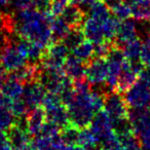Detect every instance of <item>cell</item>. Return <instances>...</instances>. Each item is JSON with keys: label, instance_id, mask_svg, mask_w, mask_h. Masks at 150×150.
<instances>
[{"label": "cell", "instance_id": "1", "mask_svg": "<svg viewBox=\"0 0 150 150\" xmlns=\"http://www.w3.org/2000/svg\"><path fill=\"white\" fill-rule=\"evenodd\" d=\"M52 18V13H42L33 7L20 11L13 21V29L20 37L46 50L52 43L50 29Z\"/></svg>", "mask_w": 150, "mask_h": 150}, {"label": "cell", "instance_id": "2", "mask_svg": "<svg viewBox=\"0 0 150 150\" xmlns=\"http://www.w3.org/2000/svg\"><path fill=\"white\" fill-rule=\"evenodd\" d=\"M105 95L100 92L75 93L74 98L67 105L71 125L78 129L90 127L97 112L104 107Z\"/></svg>", "mask_w": 150, "mask_h": 150}, {"label": "cell", "instance_id": "3", "mask_svg": "<svg viewBox=\"0 0 150 150\" xmlns=\"http://www.w3.org/2000/svg\"><path fill=\"white\" fill-rule=\"evenodd\" d=\"M129 118L133 129L144 147L150 146V111L147 109H132Z\"/></svg>", "mask_w": 150, "mask_h": 150}, {"label": "cell", "instance_id": "4", "mask_svg": "<svg viewBox=\"0 0 150 150\" xmlns=\"http://www.w3.org/2000/svg\"><path fill=\"white\" fill-rule=\"evenodd\" d=\"M0 62L6 72H13L28 64V59L20 52L13 39H8L0 52Z\"/></svg>", "mask_w": 150, "mask_h": 150}, {"label": "cell", "instance_id": "5", "mask_svg": "<svg viewBox=\"0 0 150 150\" xmlns=\"http://www.w3.org/2000/svg\"><path fill=\"white\" fill-rule=\"evenodd\" d=\"M125 100L131 109H147L150 106V86L137 80L125 93Z\"/></svg>", "mask_w": 150, "mask_h": 150}, {"label": "cell", "instance_id": "6", "mask_svg": "<svg viewBox=\"0 0 150 150\" xmlns=\"http://www.w3.org/2000/svg\"><path fill=\"white\" fill-rule=\"evenodd\" d=\"M104 109L110 116L112 123L129 118V106L125 97H121L118 92H111L105 95Z\"/></svg>", "mask_w": 150, "mask_h": 150}, {"label": "cell", "instance_id": "7", "mask_svg": "<svg viewBox=\"0 0 150 150\" xmlns=\"http://www.w3.org/2000/svg\"><path fill=\"white\" fill-rule=\"evenodd\" d=\"M90 129L95 134L98 143H105L111 138L116 136L113 129V123L110 116L106 113V111L100 110L96 113L90 125Z\"/></svg>", "mask_w": 150, "mask_h": 150}, {"label": "cell", "instance_id": "8", "mask_svg": "<svg viewBox=\"0 0 150 150\" xmlns=\"http://www.w3.org/2000/svg\"><path fill=\"white\" fill-rule=\"evenodd\" d=\"M68 50L69 48L65 45L64 42H54L45 50L40 64L45 68L63 69L65 62L69 57Z\"/></svg>", "mask_w": 150, "mask_h": 150}, {"label": "cell", "instance_id": "9", "mask_svg": "<svg viewBox=\"0 0 150 150\" xmlns=\"http://www.w3.org/2000/svg\"><path fill=\"white\" fill-rule=\"evenodd\" d=\"M45 94L46 90L44 88V86L38 80H34L24 84V92L22 98L30 111L41 106Z\"/></svg>", "mask_w": 150, "mask_h": 150}, {"label": "cell", "instance_id": "10", "mask_svg": "<svg viewBox=\"0 0 150 150\" xmlns=\"http://www.w3.org/2000/svg\"><path fill=\"white\" fill-rule=\"evenodd\" d=\"M108 76V64L105 58H96L86 66V78L92 86L105 83Z\"/></svg>", "mask_w": 150, "mask_h": 150}, {"label": "cell", "instance_id": "11", "mask_svg": "<svg viewBox=\"0 0 150 150\" xmlns=\"http://www.w3.org/2000/svg\"><path fill=\"white\" fill-rule=\"evenodd\" d=\"M45 111L46 120L54 123L61 129L70 125V117H69L67 106L63 102L56 103L47 107H42Z\"/></svg>", "mask_w": 150, "mask_h": 150}, {"label": "cell", "instance_id": "12", "mask_svg": "<svg viewBox=\"0 0 150 150\" xmlns=\"http://www.w3.org/2000/svg\"><path fill=\"white\" fill-rule=\"evenodd\" d=\"M11 150H26L30 145V134L27 129L20 127L16 123L7 131Z\"/></svg>", "mask_w": 150, "mask_h": 150}, {"label": "cell", "instance_id": "13", "mask_svg": "<svg viewBox=\"0 0 150 150\" xmlns=\"http://www.w3.org/2000/svg\"><path fill=\"white\" fill-rule=\"evenodd\" d=\"M61 16L64 19V21L69 25V27L71 29H74V28L82 27L86 13L77 3H75V1H73V2H70L66 5L64 11Z\"/></svg>", "mask_w": 150, "mask_h": 150}, {"label": "cell", "instance_id": "14", "mask_svg": "<svg viewBox=\"0 0 150 150\" xmlns=\"http://www.w3.org/2000/svg\"><path fill=\"white\" fill-rule=\"evenodd\" d=\"M81 29L86 39L92 41L94 44L107 41L105 39L104 31H103V22L88 17L86 20H84Z\"/></svg>", "mask_w": 150, "mask_h": 150}, {"label": "cell", "instance_id": "15", "mask_svg": "<svg viewBox=\"0 0 150 150\" xmlns=\"http://www.w3.org/2000/svg\"><path fill=\"white\" fill-rule=\"evenodd\" d=\"M26 121H27V129L30 135L34 137L39 135L44 123L46 122V115L44 109L41 107H37L28 111L26 115Z\"/></svg>", "mask_w": 150, "mask_h": 150}, {"label": "cell", "instance_id": "16", "mask_svg": "<svg viewBox=\"0 0 150 150\" xmlns=\"http://www.w3.org/2000/svg\"><path fill=\"white\" fill-rule=\"evenodd\" d=\"M138 36V26L132 20H125L119 24L117 30L115 44L118 46H123L127 42L136 39Z\"/></svg>", "mask_w": 150, "mask_h": 150}, {"label": "cell", "instance_id": "17", "mask_svg": "<svg viewBox=\"0 0 150 150\" xmlns=\"http://www.w3.org/2000/svg\"><path fill=\"white\" fill-rule=\"evenodd\" d=\"M83 61L79 60L75 56H69L64 64V72L70 79L76 80L86 76V66Z\"/></svg>", "mask_w": 150, "mask_h": 150}, {"label": "cell", "instance_id": "18", "mask_svg": "<svg viewBox=\"0 0 150 150\" xmlns=\"http://www.w3.org/2000/svg\"><path fill=\"white\" fill-rule=\"evenodd\" d=\"M33 145L38 150H64L66 146L60 135L52 137L38 135L34 140Z\"/></svg>", "mask_w": 150, "mask_h": 150}, {"label": "cell", "instance_id": "19", "mask_svg": "<svg viewBox=\"0 0 150 150\" xmlns=\"http://www.w3.org/2000/svg\"><path fill=\"white\" fill-rule=\"evenodd\" d=\"M0 91L7 97H9L11 100H16V99L22 98L23 96L24 83L9 75L0 86Z\"/></svg>", "mask_w": 150, "mask_h": 150}, {"label": "cell", "instance_id": "20", "mask_svg": "<svg viewBox=\"0 0 150 150\" xmlns=\"http://www.w3.org/2000/svg\"><path fill=\"white\" fill-rule=\"evenodd\" d=\"M50 29H52V43H54V42L63 41L67 34L70 32L71 28L62 17H54L50 23Z\"/></svg>", "mask_w": 150, "mask_h": 150}, {"label": "cell", "instance_id": "21", "mask_svg": "<svg viewBox=\"0 0 150 150\" xmlns=\"http://www.w3.org/2000/svg\"><path fill=\"white\" fill-rule=\"evenodd\" d=\"M129 5L134 19L137 21H150V0H134Z\"/></svg>", "mask_w": 150, "mask_h": 150}, {"label": "cell", "instance_id": "22", "mask_svg": "<svg viewBox=\"0 0 150 150\" xmlns=\"http://www.w3.org/2000/svg\"><path fill=\"white\" fill-rule=\"evenodd\" d=\"M73 56L78 58L79 60L86 62H90L95 57V45L90 40H83L81 43L75 46L72 50Z\"/></svg>", "mask_w": 150, "mask_h": 150}, {"label": "cell", "instance_id": "23", "mask_svg": "<svg viewBox=\"0 0 150 150\" xmlns=\"http://www.w3.org/2000/svg\"><path fill=\"white\" fill-rule=\"evenodd\" d=\"M142 47H143V43L138 38H136V39L132 40V41L127 42V44H125L122 50L127 61H129V62H138V61H141L140 58H141Z\"/></svg>", "mask_w": 150, "mask_h": 150}, {"label": "cell", "instance_id": "24", "mask_svg": "<svg viewBox=\"0 0 150 150\" xmlns=\"http://www.w3.org/2000/svg\"><path fill=\"white\" fill-rule=\"evenodd\" d=\"M117 137L120 141L123 150H142L141 142L134 131L119 135Z\"/></svg>", "mask_w": 150, "mask_h": 150}, {"label": "cell", "instance_id": "25", "mask_svg": "<svg viewBox=\"0 0 150 150\" xmlns=\"http://www.w3.org/2000/svg\"><path fill=\"white\" fill-rule=\"evenodd\" d=\"M109 11L110 9L107 7V5L104 2L97 1L88 8V15H90L88 17L93 18L95 20H98V21L104 22L105 20H107L110 17Z\"/></svg>", "mask_w": 150, "mask_h": 150}, {"label": "cell", "instance_id": "26", "mask_svg": "<svg viewBox=\"0 0 150 150\" xmlns=\"http://www.w3.org/2000/svg\"><path fill=\"white\" fill-rule=\"evenodd\" d=\"M84 39H86V36H84V33L81 28H74V29L70 30V32L67 34V36L62 42H64L65 45L69 50H73L75 46H77L79 43H81Z\"/></svg>", "mask_w": 150, "mask_h": 150}, {"label": "cell", "instance_id": "27", "mask_svg": "<svg viewBox=\"0 0 150 150\" xmlns=\"http://www.w3.org/2000/svg\"><path fill=\"white\" fill-rule=\"evenodd\" d=\"M118 27V19H116L115 17H109L108 19L103 22V31H104L105 39L107 41H113V39H115Z\"/></svg>", "mask_w": 150, "mask_h": 150}, {"label": "cell", "instance_id": "28", "mask_svg": "<svg viewBox=\"0 0 150 150\" xmlns=\"http://www.w3.org/2000/svg\"><path fill=\"white\" fill-rule=\"evenodd\" d=\"M80 129L75 127L73 125H69L66 127L62 129V137L65 145H73V144H78V138H79Z\"/></svg>", "mask_w": 150, "mask_h": 150}, {"label": "cell", "instance_id": "29", "mask_svg": "<svg viewBox=\"0 0 150 150\" xmlns=\"http://www.w3.org/2000/svg\"><path fill=\"white\" fill-rule=\"evenodd\" d=\"M16 115L11 108H0V129L8 131L16 125Z\"/></svg>", "mask_w": 150, "mask_h": 150}, {"label": "cell", "instance_id": "30", "mask_svg": "<svg viewBox=\"0 0 150 150\" xmlns=\"http://www.w3.org/2000/svg\"><path fill=\"white\" fill-rule=\"evenodd\" d=\"M98 143L95 134L90 127H84V129H80L79 132V138H78V144L83 146L84 148H90L93 146H96Z\"/></svg>", "mask_w": 150, "mask_h": 150}, {"label": "cell", "instance_id": "31", "mask_svg": "<svg viewBox=\"0 0 150 150\" xmlns=\"http://www.w3.org/2000/svg\"><path fill=\"white\" fill-rule=\"evenodd\" d=\"M11 111H13V114L16 115L17 118L27 115L28 111H29L26 103L24 102L23 98H19V99H16V100H13V104H11Z\"/></svg>", "mask_w": 150, "mask_h": 150}, {"label": "cell", "instance_id": "32", "mask_svg": "<svg viewBox=\"0 0 150 150\" xmlns=\"http://www.w3.org/2000/svg\"><path fill=\"white\" fill-rule=\"evenodd\" d=\"M114 15V17L116 19L120 20V21H125V20H127L129 17L132 16V9H131V5L129 3L122 2L120 5L114 8L113 11H111Z\"/></svg>", "mask_w": 150, "mask_h": 150}, {"label": "cell", "instance_id": "33", "mask_svg": "<svg viewBox=\"0 0 150 150\" xmlns=\"http://www.w3.org/2000/svg\"><path fill=\"white\" fill-rule=\"evenodd\" d=\"M114 42L113 41H103L95 44V57L96 58H107L110 50H112Z\"/></svg>", "mask_w": 150, "mask_h": 150}, {"label": "cell", "instance_id": "34", "mask_svg": "<svg viewBox=\"0 0 150 150\" xmlns=\"http://www.w3.org/2000/svg\"><path fill=\"white\" fill-rule=\"evenodd\" d=\"M54 0H33V8L42 13H50Z\"/></svg>", "mask_w": 150, "mask_h": 150}, {"label": "cell", "instance_id": "35", "mask_svg": "<svg viewBox=\"0 0 150 150\" xmlns=\"http://www.w3.org/2000/svg\"><path fill=\"white\" fill-rule=\"evenodd\" d=\"M140 60H141L142 64H143L144 66L150 67V40L148 39V38L143 43Z\"/></svg>", "mask_w": 150, "mask_h": 150}, {"label": "cell", "instance_id": "36", "mask_svg": "<svg viewBox=\"0 0 150 150\" xmlns=\"http://www.w3.org/2000/svg\"><path fill=\"white\" fill-rule=\"evenodd\" d=\"M67 4L68 3L65 2L64 0H54L52 5V11H50L52 17H60Z\"/></svg>", "mask_w": 150, "mask_h": 150}, {"label": "cell", "instance_id": "37", "mask_svg": "<svg viewBox=\"0 0 150 150\" xmlns=\"http://www.w3.org/2000/svg\"><path fill=\"white\" fill-rule=\"evenodd\" d=\"M11 3L19 11L31 8L33 6V0H11Z\"/></svg>", "mask_w": 150, "mask_h": 150}, {"label": "cell", "instance_id": "38", "mask_svg": "<svg viewBox=\"0 0 150 150\" xmlns=\"http://www.w3.org/2000/svg\"><path fill=\"white\" fill-rule=\"evenodd\" d=\"M0 150H11V145L7 133L2 129H0Z\"/></svg>", "mask_w": 150, "mask_h": 150}, {"label": "cell", "instance_id": "39", "mask_svg": "<svg viewBox=\"0 0 150 150\" xmlns=\"http://www.w3.org/2000/svg\"><path fill=\"white\" fill-rule=\"evenodd\" d=\"M139 80L150 86V67L144 66V68L139 73Z\"/></svg>", "mask_w": 150, "mask_h": 150}, {"label": "cell", "instance_id": "40", "mask_svg": "<svg viewBox=\"0 0 150 150\" xmlns=\"http://www.w3.org/2000/svg\"><path fill=\"white\" fill-rule=\"evenodd\" d=\"M13 100L0 91V108H11Z\"/></svg>", "mask_w": 150, "mask_h": 150}, {"label": "cell", "instance_id": "41", "mask_svg": "<svg viewBox=\"0 0 150 150\" xmlns=\"http://www.w3.org/2000/svg\"><path fill=\"white\" fill-rule=\"evenodd\" d=\"M103 2L107 5L110 11H113L114 8H116L118 5H120L122 2H125V0H103Z\"/></svg>", "mask_w": 150, "mask_h": 150}, {"label": "cell", "instance_id": "42", "mask_svg": "<svg viewBox=\"0 0 150 150\" xmlns=\"http://www.w3.org/2000/svg\"><path fill=\"white\" fill-rule=\"evenodd\" d=\"M64 150H86V148L79 144H73V145H66Z\"/></svg>", "mask_w": 150, "mask_h": 150}, {"label": "cell", "instance_id": "43", "mask_svg": "<svg viewBox=\"0 0 150 150\" xmlns=\"http://www.w3.org/2000/svg\"><path fill=\"white\" fill-rule=\"evenodd\" d=\"M6 70L4 69V67L2 66V64H1V62H0V86L2 84V82L5 80V78H6Z\"/></svg>", "mask_w": 150, "mask_h": 150}, {"label": "cell", "instance_id": "44", "mask_svg": "<svg viewBox=\"0 0 150 150\" xmlns=\"http://www.w3.org/2000/svg\"><path fill=\"white\" fill-rule=\"evenodd\" d=\"M8 3H11V0H0V7L6 6Z\"/></svg>", "mask_w": 150, "mask_h": 150}, {"label": "cell", "instance_id": "45", "mask_svg": "<svg viewBox=\"0 0 150 150\" xmlns=\"http://www.w3.org/2000/svg\"><path fill=\"white\" fill-rule=\"evenodd\" d=\"M26 150H38V149L34 145H29L27 148H26Z\"/></svg>", "mask_w": 150, "mask_h": 150}, {"label": "cell", "instance_id": "46", "mask_svg": "<svg viewBox=\"0 0 150 150\" xmlns=\"http://www.w3.org/2000/svg\"><path fill=\"white\" fill-rule=\"evenodd\" d=\"M86 150H102L100 148H98L97 146H93V147H90V148H86Z\"/></svg>", "mask_w": 150, "mask_h": 150}, {"label": "cell", "instance_id": "47", "mask_svg": "<svg viewBox=\"0 0 150 150\" xmlns=\"http://www.w3.org/2000/svg\"><path fill=\"white\" fill-rule=\"evenodd\" d=\"M142 150H150V146H149V147H144V146H143Z\"/></svg>", "mask_w": 150, "mask_h": 150}, {"label": "cell", "instance_id": "48", "mask_svg": "<svg viewBox=\"0 0 150 150\" xmlns=\"http://www.w3.org/2000/svg\"><path fill=\"white\" fill-rule=\"evenodd\" d=\"M65 2H67V3H70V2H73L74 0H64Z\"/></svg>", "mask_w": 150, "mask_h": 150}, {"label": "cell", "instance_id": "49", "mask_svg": "<svg viewBox=\"0 0 150 150\" xmlns=\"http://www.w3.org/2000/svg\"><path fill=\"white\" fill-rule=\"evenodd\" d=\"M148 32H150V26H149V28H148Z\"/></svg>", "mask_w": 150, "mask_h": 150}]
</instances>
